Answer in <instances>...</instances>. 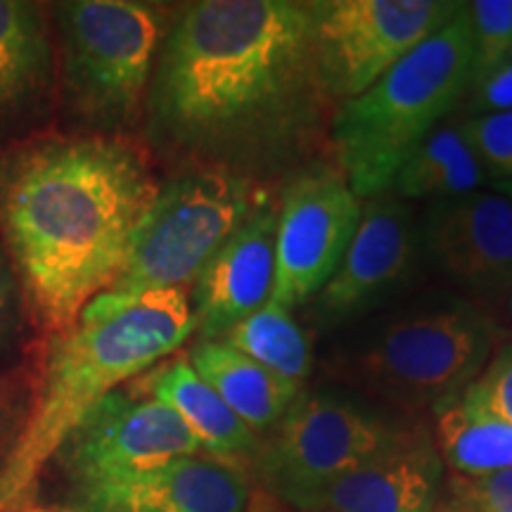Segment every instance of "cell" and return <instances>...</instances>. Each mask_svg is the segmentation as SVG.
Instances as JSON below:
<instances>
[{"label": "cell", "instance_id": "obj_9", "mask_svg": "<svg viewBox=\"0 0 512 512\" xmlns=\"http://www.w3.org/2000/svg\"><path fill=\"white\" fill-rule=\"evenodd\" d=\"M456 0H320L313 10V62L328 100H354L439 31Z\"/></svg>", "mask_w": 512, "mask_h": 512}, {"label": "cell", "instance_id": "obj_21", "mask_svg": "<svg viewBox=\"0 0 512 512\" xmlns=\"http://www.w3.org/2000/svg\"><path fill=\"white\" fill-rule=\"evenodd\" d=\"M432 437L453 475L482 477L512 467V425L465 406L460 396L434 406Z\"/></svg>", "mask_w": 512, "mask_h": 512}, {"label": "cell", "instance_id": "obj_12", "mask_svg": "<svg viewBox=\"0 0 512 512\" xmlns=\"http://www.w3.org/2000/svg\"><path fill=\"white\" fill-rule=\"evenodd\" d=\"M418 238L427 256L470 302L512 294V204L494 190L430 202Z\"/></svg>", "mask_w": 512, "mask_h": 512}, {"label": "cell", "instance_id": "obj_6", "mask_svg": "<svg viewBox=\"0 0 512 512\" xmlns=\"http://www.w3.org/2000/svg\"><path fill=\"white\" fill-rule=\"evenodd\" d=\"M264 204L268 197L252 178L211 166L159 185L117 280L88 306L112 311L140 294L192 283L216 249Z\"/></svg>", "mask_w": 512, "mask_h": 512}, {"label": "cell", "instance_id": "obj_10", "mask_svg": "<svg viewBox=\"0 0 512 512\" xmlns=\"http://www.w3.org/2000/svg\"><path fill=\"white\" fill-rule=\"evenodd\" d=\"M361 209L337 169L316 166L292 178L278 207L271 302L290 311L316 299L347 254Z\"/></svg>", "mask_w": 512, "mask_h": 512}, {"label": "cell", "instance_id": "obj_11", "mask_svg": "<svg viewBox=\"0 0 512 512\" xmlns=\"http://www.w3.org/2000/svg\"><path fill=\"white\" fill-rule=\"evenodd\" d=\"M200 453L197 439L171 408L124 392L95 403L60 446L64 467L79 489Z\"/></svg>", "mask_w": 512, "mask_h": 512}, {"label": "cell", "instance_id": "obj_14", "mask_svg": "<svg viewBox=\"0 0 512 512\" xmlns=\"http://www.w3.org/2000/svg\"><path fill=\"white\" fill-rule=\"evenodd\" d=\"M446 465L425 427H403L382 451L297 505L302 512H437Z\"/></svg>", "mask_w": 512, "mask_h": 512}, {"label": "cell", "instance_id": "obj_31", "mask_svg": "<svg viewBox=\"0 0 512 512\" xmlns=\"http://www.w3.org/2000/svg\"><path fill=\"white\" fill-rule=\"evenodd\" d=\"M12 512H53V510H43V508H24V510H12Z\"/></svg>", "mask_w": 512, "mask_h": 512}, {"label": "cell", "instance_id": "obj_28", "mask_svg": "<svg viewBox=\"0 0 512 512\" xmlns=\"http://www.w3.org/2000/svg\"><path fill=\"white\" fill-rule=\"evenodd\" d=\"M22 337V290L12 259L0 238V361L15 351Z\"/></svg>", "mask_w": 512, "mask_h": 512}, {"label": "cell", "instance_id": "obj_7", "mask_svg": "<svg viewBox=\"0 0 512 512\" xmlns=\"http://www.w3.org/2000/svg\"><path fill=\"white\" fill-rule=\"evenodd\" d=\"M498 347V323L467 297H437L380 325L356 373L408 406H437L477 380Z\"/></svg>", "mask_w": 512, "mask_h": 512}, {"label": "cell", "instance_id": "obj_2", "mask_svg": "<svg viewBox=\"0 0 512 512\" xmlns=\"http://www.w3.org/2000/svg\"><path fill=\"white\" fill-rule=\"evenodd\" d=\"M159 183L119 136L38 140L0 159V230L27 302L72 328L112 287Z\"/></svg>", "mask_w": 512, "mask_h": 512}, {"label": "cell", "instance_id": "obj_23", "mask_svg": "<svg viewBox=\"0 0 512 512\" xmlns=\"http://www.w3.org/2000/svg\"><path fill=\"white\" fill-rule=\"evenodd\" d=\"M472 29V76H479L512 57V0L467 3Z\"/></svg>", "mask_w": 512, "mask_h": 512}, {"label": "cell", "instance_id": "obj_17", "mask_svg": "<svg viewBox=\"0 0 512 512\" xmlns=\"http://www.w3.org/2000/svg\"><path fill=\"white\" fill-rule=\"evenodd\" d=\"M53 79L46 12L27 0H0V131L41 110Z\"/></svg>", "mask_w": 512, "mask_h": 512}, {"label": "cell", "instance_id": "obj_34", "mask_svg": "<svg viewBox=\"0 0 512 512\" xmlns=\"http://www.w3.org/2000/svg\"><path fill=\"white\" fill-rule=\"evenodd\" d=\"M510 60H512V57H510Z\"/></svg>", "mask_w": 512, "mask_h": 512}, {"label": "cell", "instance_id": "obj_26", "mask_svg": "<svg viewBox=\"0 0 512 512\" xmlns=\"http://www.w3.org/2000/svg\"><path fill=\"white\" fill-rule=\"evenodd\" d=\"M463 131L491 181H512V112L467 117Z\"/></svg>", "mask_w": 512, "mask_h": 512}, {"label": "cell", "instance_id": "obj_15", "mask_svg": "<svg viewBox=\"0 0 512 512\" xmlns=\"http://www.w3.org/2000/svg\"><path fill=\"white\" fill-rule=\"evenodd\" d=\"M278 207L256 209L192 280L190 306L200 342L226 332L271 302L275 283Z\"/></svg>", "mask_w": 512, "mask_h": 512}, {"label": "cell", "instance_id": "obj_18", "mask_svg": "<svg viewBox=\"0 0 512 512\" xmlns=\"http://www.w3.org/2000/svg\"><path fill=\"white\" fill-rule=\"evenodd\" d=\"M143 389L183 420L207 458L238 467L259 451L261 439L195 373L188 358H176L147 375Z\"/></svg>", "mask_w": 512, "mask_h": 512}, {"label": "cell", "instance_id": "obj_5", "mask_svg": "<svg viewBox=\"0 0 512 512\" xmlns=\"http://www.w3.org/2000/svg\"><path fill=\"white\" fill-rule=\"evenodd\" d=\"M60 22L62 95L76 119L117 136L136 124L169 19L138 0H72L55 5Z\"/></svg>", "mask_w": 512, "mask_h": 512}, {"label": "cell", "instance_id": "obj_22", "mask_svg": "<svg viewBox=\"0 0 512 512\" xmlns=\"http://www.w3.org/2000/svg\"><path fill=\"white\" fill-rule=\"evenodd\" d=\"M228 347L252 358L283 380L302 384L311 373L313 351L302 325L280 304L266 302L221 337Z\"/></svg>", "mask_w": 512, "mask_h": 512}, {"label": "cell", "instance_id": "obj_27", "mask_svg": "<svg viewBox=\"0 0 512 512\" xmlns=\"http://www.w3.org/2000/svg\"><path fill=\"white\" fill-rule=\"evenodd\" d=\"M465 95V110L470 112V117L512 112V60L472 76Z\"/></svg>", "mask_w": 512, "mask_h": 512}, {"label": "cell", "instance_id": "obj_32", "mask_svg": "<svg viewBox=\"0 0 512 512\" xmlns=\"http://www.w3.org/2000/svg\"><path fill=\"white\" fill-rule=\"evenodd\" d=\"M508 306H510V313H512V294H510V299H508Z\"/></svg>", "mask_w": 512, "mask_h": 512}, {"label": "cell", "instance_id": "obj_33", "mask_svg": "<svg viewBox=\"0 0 512 512\" xmlns=\"http://www.w3.org/2000/svg\"><path fill=\"white\" fill-rule=\"evenodd\" d=\"M249 512V510H247ZM256 512H271V510H256Z\"/></svg>", "mask_w": 512, "mask_h": 512}, {"label": "cell", "instance_id": "obj_16", "mask_svg": "<svg viewBox=\"0 0 512 512\" xmlns=\"http://www.w3.org/2000/svg\"><path fill=\"white\" fill-rule=\"evenodd\" d=\"M86 512H247L240 467L207 456L171 460L155 470L81 486Z\"/></svg>", "mask_w": 512, "mask_h": 512}, {"label": "cell", "instance_id": "obj_25", "mask_svg": "<svg viewBox=\"0 0 512 512\" xmlns=\"http://www.w3.org/2000/svg\"><path fill=\"white\" fill-rule=\"evenodd\" d=\"M437 512H512V467L482 477L453 475Z\"/></svg>", "mask_w": 512, "mask_h": 512}, {"label": "cell", "instance_id": "obj_4", "mask_svg": "<svg viewBox=\"0 0 512 512\" xmlns=\"http://www.w3.org/2000/svg\"><path fill=\"white\" fill-rule=\"evenodd\" d=\"M472 29L463 3L380 81L342 102L330 124L337 171L358 200L384 195L406 157L444 121L472 81Z\"/></svg>", "mask_w": 512, "mask_h": 512}, {"label": "cell", "instance_id": "obj_1", "mask_svg": "<svg viewBox=\"0 0 512 512\" xmlns=\"http://www.w3.org/2000/svg\"><path fill=\"white\" fill-rule=\"evenodd\" d=\"M325 102L311 3L197 0L169 22L145 105L159 143L249 178L297 155Z\"/></svg>", "mask_w": 512, "mask_h": 512}, {"label": "cell", "instance_id": "obj_24", "mask_svg": "<svg viewBox=\"0 0 512 512\" xmlns=\"http://www.w3.org/2000/svg\"><path fill=\"white\" fill-rule=\"evenodd\" d=\"M460 401L512 425V337L498 344L477 380L460 394Z\"/></svg>", "mask_w": 512, "mask_h": 512}, {"label": "cell", "instance_id": "obj_29", "mask_svg": "<svg viewBox=\"0 0 512 512\" xmlns=\"http://www.w3.org/2000/svg\"><path fill=\"white\" fill-rule=\"evenodd\" d=\"M491 190L503 195L512 204V181H491Z\"/></svg>", "mask_w": 512, "mask_h": 512}, {"label": "cell", "instance_id": "obj_19", "mask_svg": "<svg viewBox=\"0 0 512 512\" xmlns=\"http://www.w3.org/2000/svg\"><path fill=\"white\" fill-rule=\"evenodd\" d=\"M188 361L259 439L283 420L292 401L302 394V384L283 380L221 339L197 342Z\"/></svg>", "mask_w": 512, "mask_h": 512}, {"label": "cell", "instance_id": "obj_3", "mask_svg": "<svg viewBox=\"0 0 512 512\" xmlns=\"http://www.w3.org/2000/svg\"><path fill=\"white\" fill-rule=\"evenodd\" d=\"M190 335H195V316L185 287L140 294L112 311L86 306L79 323L50 351L34 418L0 472L5 496L12 501L27 489L95 403L174 354Z\"/></svg>", "mask_w": 512, "mask_h": 512}, {"label": "cell", "instance_id": "obj_8", "mask_svg": "<svg viewBox=\"0 0 512 512\" xmlns=\"http://www.w3.org/2000/svg\"><path fill=\"white\" fill-rule=\"evenodd\" d=\"M403 432L344 396L299 394L261 439L254 463L268 494L297 510L306 498L382 451Z\"/></svg>", "mask_w": 512, "mask_h": 512}, {"label": "cell", "instance_id": "obj_30", "mask_svg": "<svg viewBox=\"0 0 512 512\" xmlns=\"http://www.w3.org/2000/svg\"><path fill=\"white\" fill-rule=\"evenodd\" d=\"M8 503H10V498H8V496H5L3 486H0V510H3V508H5V505H8Z\"/></svg>", "mask_w": 512, "mask_h": 512}, {"label": "cell", "instance_id": "obj_13", "mask_svg": "<svg viewBox=\"0 0 512 512\" xmlns=\"http://www.w3.org/2000/svg\"><path fill=\"white\" fill-rule=\"evenodd\" d=\"M418 245L413 211L399 197H370L347 254L313 299L316 316L323 323H344L382 304L411 278Z\"/></svg>", "mask_w": 512, "mask_h": 512}, {"label": "cell", "instance_id": "obj_20", "mask_svg": "<svg viewBox=\"0 0 512 512\" xmlns=\"http://www.w3.org/2000/svg\"><path fill=\"white\" fill-rule=\"evenodd\" d=\"M484 178L463 121H441L399 166L392 192L399 200H456L482 190Z\"/></svg>", "mask_w": 512, "mask_h": 512}]
</instances>
